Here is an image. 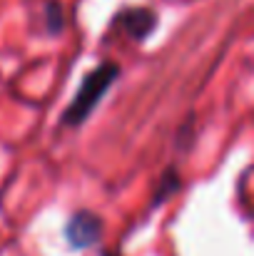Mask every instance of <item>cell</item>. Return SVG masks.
<instances>
[{
	"instance_id": "6da1fadb",
	"label": "cell",
	"mask_w": 254,
	"mask_h": 256,
	"mask_svg": "<svg viewBox=\"0 0 254 256\" xmlns=\"http://www.w3.org/2000/svg\"><path fill=\"white\" fill-rule=\"evenodd\" d=\"M117 72H120V68L112 65V62H105L97 70L87 72V78L83 80V85L75 94V100L70 102V107L63 114V122L65 124H83L90 117V112L95 110V104L102 100V94L107 92V87L117 80Z\"/></svg>"
},
{
	"instance_id": "7a4b0ae2",
	"label": "cell",
	"mask_w": 254,
	"mask_h": 256,
	"mask_svg": "<svg viewBox=\"0 0 254 256\" xmlns=\"http://www.w3.org/2000/svg\"><path fill=\"white\" fill-rule=\"evenodd\" d=\"M102 234V222L92 212H78L65 224V239L73 249H87L92 246Z\"/></svg>"
},
{
	"instance_id": "3957f363",
	"label": "cell",
	"mask_w": 254,
	"mask_h": 256,
	"mask_svg": "<svg viewBox=\"0 0 254 256\" xmlns=\"http://www.w3.org/2000/svg\"><path fill=\"white\" fill-rule=\"evenodd\" d=\"M155 22H157V15L147 8H130L115 18V25L135 40H145L150 35V30L155 28Z\"/></svg>"
},
{
	"instance_id": "277c9868",
	"label": "cell",
	"mask_w": 254,
	"mask_h": 256,
	"mask_svg": "<svg viewBox=\"0 0 254 256\" xmlns=\"http://www.w3.org/2000/svg\"><path fill=\"white\" fill-rule=\"evenodd\" d=\"M63 8L60 2H48V30L50 32H60L63 30Z\"/></svg>"
}]
</instances>
